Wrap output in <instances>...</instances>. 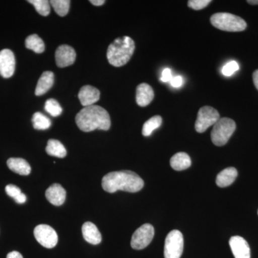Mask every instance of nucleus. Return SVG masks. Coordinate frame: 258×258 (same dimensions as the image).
I'll return each mask as SVG.
<instances>
[{"mask_svg": "<svg viewBox=\"0 0 258 258\" xmlns=\"http://www.w3.org/2000/svg\"><path fill=\"white\" fill-rule=\"evenodd\" d=\"M144 180L132 171H118L108 173L102 179V187L109 193L118 190L137 192L143 189Z\"/></svg>", "mask_w": 258, "mask_h": 258, "instance_id": "nucleus-1", "label": "nucleus"}, {"mask_svg": "<svg viewBox=\"0 0 258 258\" xmlns=\"http://www.w3.org/2000/svg\"><path fill=\"white\" fill-rule=\"evenodd\" d=\"M76 124L84 132L99 130L108 131L111 127V118L106 109L100 106L84 107L76 115Z\"/></svg>", "mask_w": 258, "mask_h": 258, "instance_id": "nucleus-2", "label": "nucleus"}, {"mask_svg": "<svg viewBox=\"0 0 258 258\" xmlns=\"http://www.w3.org/2000/svg\"><path fill=\"white\" fill-rule=\"evenodd\" d=\"M135 50V43L130 37H118L107 50V58L115 67H121L130 60Z\"/></svg>", "mask_w": 258, "mask_h": 258, "instance_id": "nucleus-3", "label": "nucleus"}, {"mask_svg": "<svg viewBox=\"0 0 258 258\" xmlns=\"http://www.w3.org/2000/svg\"><path fill=\"white\" fill-rule=\"evenodd\" d=\"M210 22L215 28L226 32H241L247 28L243 19L230 13H215L212 15Z\"/></svg>", "mask_w": 258, "mask_h": 258, "instance_id": "nucleus-4", "label": "nucleus"}, {"mask_svg": "<svg viewBox=\"0 0 258 258\" xmlns=\"http://www.w3.org/2000/svg\"><path fill=\"white\" fill-rule=\"evenodd\" d=\"M236 129V123L229 118H222L213 125L211 132L212 143L222 147L228 142Z\"/></svg>", "mask_w": 258, "mask_h": 258, "instance_id": "nucleus-5", "label": "nucleus"}, {"mask_svg": "<svg viewBox=\"0 0 258 258\" xmlns=\"http://www.w3.org/2000/svg\"><path fill=\"white\" fill-rule=\"evenodd\" d=\"M184 249V237L179 230H172L166 236L164 258H180Z\"/></svg>", "mask_w": 258, "mask_h": 258, "instance_id": "nucleus-6", "label": "nucleus"}, {"mask_svg": "<svg viewBox=\"0 0 258 258\" xmlns=\"http://www.w3.org/2000/svg\"><path fill=\"white\" fill-rule=\"evenodd\" d=\"M220 118V113L211 106H204L199 110L195 129L198 133H203L214 125Z\"/></svg>", "mask_w": 258, "mask_h": 258, "instance_id": "nucleus-7", "label": "nucleus"}, {"mask_svg": "<svg viewBox=\"0 0 258 258\" xmlns=\"http://www.w3.org/2000/svg\"><path fill=\"white\" fill-rule=\"evenodd\" d=\"M154 236V227L150 224H144L134 232L131 241V246L134 249L146 248L152 242Z\"/></svg>", "mask_w": 258, "mask_h": 258, "instance_id": "nucleus-8", "label": "nucleus"}, {"mask_svg": "<svg viewBox=\"0 0 258 258\" xmlns=\"http://www.w3.org/2000/svg\"><path fill=\"white\" fill-rule=\"evenodd\" d=\"M34 235L37 242L46 248H53L58 242L57 232L49 225H37L34 230Z\"/></svg>", "mask_w": 258, "mask_h": 258, "instance_id": "nucleus-9", "label": "nucleus"}, {"mask_svg": "<svg viewBox=\"0 0 258 258\" xmlns=\"http://www.w3.org/2000/svg\"><path fill=\"white\" fill-rule=\"evenodd\" d=\"M15 57L13 51L4 49L0 51V75L5 79H9L15 71Z\"/></svg>", "mask_w": 258, "mask_h": 258, "instance_id": "nucleus-10", "label": "nucleus"}, {"mask_svg": "<svg viewBox=\"0 0 258 258\" xmlns=\"http://www.w3.org/2000/svg\"><path fill=\"white\" fill-rule=\"evenodd\" d=\"M76 57V51L68 45H60L55 51V62L59 68H66L74 64Z\"/></svg>", "mask_w": 258, "mask_h": 258, "instance_id": "nucleus-11", "label": "nucleus"}, {"mask_svg": "<svg viewBox=\"0 0 258 258\" xmlns=\"http://www.w3.org/2000/svg\"><path fill=\"white\" fill-rule=\"evenodd\" d=\"M229 244L235 258H250V248L243 237L233 236L231 237Z\"/></svg>", "mask_w": 258, "mask_h": 258, "instance_id": "nucleus-12", "label": "nucleus"}, {"mask_svg": "<svg viewBox=\"0 0 258 258\" xmlns=\"http://www.w3.org/2000/svg\"><path fill=\"white\" fill-rule=\"evenodd\" d=\"M100 91L96 88L91 86H85L81 88L79 93V98L82 106L85 107L93 106L99 101Z\"/></svg>", "mask_w": 258, "mask_h": 258, "instance_id": "nucleus-13", "label": "nucleus"}, {"mask_svg": "<svg viewBox=\"0 0 258 258\" xmlns=\"http://www.w3.org/2000/svg\"><path fill=\"white\" fill-rule=\"evenodd\" d=\"M45 197L52 205L60 206L66 200V191L61 185L54 184L46 190Z\"/></svg>", "mask_w": 258, "mask_h": 258, "instance_id": "nucleus-14", "label": "nucleus"}, {"mask_svg": "<svg viewBox=\"0 0 258 258\" xmlns=\"http://www.w3.org/2000/svg\"><path fill=\"white\" fill-rule=\"evenodd\" d=\"M154 98V92L152 86L145 83L139 85L137 88L136 99L139 106H147L153 101Z\"/></svg>", "mask_w": 258, "mask_h": 258, "instance_id": "nucleus-15", "label": "nucleus"}, {"mask_svg": "<svg viewBox=\"0 0 258 258\" xmlns=\"http://www.w3.org/2000/svg\"><path fill=\"white\" fill-rule=\"evenodd\" d=\"M83 236L88 243L98 244L101 243L102 236L98 227L91 222L83 224L82 227Z\"/></svg>", "mask_w": 258, "mask_h": 258, "instance_id": "nucleus-16", "label": "nucleus"}, {"mask_svg": "<svg viewBox=\"0 0 258 258\" xmlns=\"http://www.w3.org/2000/svg\"><path fill=\"white\" fill-rule=\"evenodd\" d=\"M7 164L10 170L20 175H29L31 172V167L28 161L21 158H10Z\"/></svg>", "mask_w": 258, "mask_h": 258, "instance_id": "nucleus-17", "label": "nucleus"}, {"mask_svg": "<svg viewBox=\"0 0 258 258\" xmlns=\"http://www.w3.org/2000/svg\"><path fill=\"white\" fill-rule=\"evenodd\" d=\"M53 83V73L51 72V71H45L40 76V79L37 82L36 89H35V95L39 96L45 94L52 87Z\"/></svg>", "mask_w": 258, "mask_h": 258, "instance_id": "nucleus-18", "label": "nucleus"}, {"mask_svg": "<svg viewBox=\"0 0 258 258\" xmlns=\"http://www.w3.org/2000/svg\"><path fill=\"white\" fill-rule=\"evenodd\" d=\"M237 176V171L235 168H227L217 176L216 184L220 187H227L235 181Z\"/></svg>", "mask_w": 258, "mask_h": 258, "instance_id": "nucleus-19", "label": "nucleus"}, {"mask_svg": "<svg viewBox=\"0 0 258 258\" xmlns=\"http://www.w3.org/2000/svg\"><path fill=\"white\" fill-rule=\"evenodd\" d=\"M191 164V159L186 153H176L171 158L170 165L176 171L185 170L190 167Z\"/></svg>", "mask_w": 258, "mask_h": 258, "instance_id": "nucleus-20", "label": "nucleus"}, {"mask_svg": "<svg viewBox=\"0 0 258 258\" xmlns=\"http://www.w3.org/2000/svg\"><path fill=\"white\" fill-rule=\"evenodd\" d=\"M46 152L49 155L58 158H64L67 155L66 148L59 141L50 139L47 142Z\"/></svg>", "mask_w": 258, "mask_h": 258, "instance_id": "nucleus-21", "label": "nucleus"}, {"mask_svg": "<svg viewBox=\"0 0 258 258\" xmlns=\"http://www.w3.org/2000/svg\"><path fill=\"white\" fill-rule=\"evenodd\" d=\"M25 46L36 53H42L45 51V43L36 34L27 37L25 40Z\"/></svg>", "mask_w": 258, "mask_h": 258, "instance_id": "nucleus-22", "label": "nucleus"}, {"mask_svg": "<svg viewBox=\"0 0 258 258\" xmlns=\"http://www.w3.org/2000/svg\"><path fill=\"white\" fill-rule=\"evenodd\" d=\"M32 124L37 130H46L52 125L51 120L40 112H36L32 116Z\"/></svg>", "mask_w": 258, "mask_h": 258, "instance_id": "nucleus-23", "label": "nucleus"}, {"mask_svg": "<svg viewBox=\"0 0 258 258\" xmlns=\"http://www.w3.org/2000/svg\"><path fill=\"white\" fill-rule=\"evenodd\" d=\"M162 123V118L160 115L153 116L145 122L142 128V134L144 137H149L156 129L159 128Z\"/></svg>", "mask_w": 258, "mask_h": 258, "instance_id": "nucleus-24", "label": "nucleus"}, {"mask_svg": "<svg viewBox=\"0 0 258 258\" xmlns=\"http://www.w3.org/2000/svg\"><path fill=\"white\" fill-rule=\"evenodd\" d=\"M55 13L61 17L66 16L69 13L70 4L69 0H52L50 2Z\"/></svg>", "mask_w": 258, "mask_h": 258, "instance_id": "nucleus-25", "label": "nucleus"}, {"mask_svg": "<svg viewBox=\"0 0 258 258\" xmlns=\"http://www.w3.org/2000/svg\"><path fill=\"white\" fill-rule=\"evenodd\" d=\"M39 14L42 16H47L50 13V3L47 0H29Z\"/></svg>", "mask_w": 258, "mask_h": 258, "instance_id": "nucleus-26", "label": "nucleus"}, {"mask_svg": "<svg viewBox=\"0 0 258 258\" xmlns=\"http://www.w3.org/2000/svg\"><path fill=\"white\" fill-rule=\"evenodd\" d=\"M45 109L49 114L53 117L59 116L62 112V107L53 98L47 100L45 104Z\"/></svg>", "mask_w": 258, "mask_h": 258, "instance_id": "nucleus-27", "label": "nucleus"}, {"mask_svg": "<svg viewBox=\"0 0 258 258\" xmlns=\"http://www.w3.org/2000/svg\"><path fill=\"white\" fill-rule=\"evenodd\" d=\"M238 63H237L236 61L232 60L227 62V63L224 66L222 72L224 76H227V77H230V76H232V75L235 74L236 71H238Z\"/></svg>", "mask_w": 258, "mask_h": 258, "instance_id": "nucleus-28", "label": "nucleus"}, {"mask_svg": "<svg viewBox=\"0 0 258 258\" xmlns=\"http://www.w3.org/2000/svg\"><path fill=\"white\" fill-rule=\"evenodd\" d=\"M211 2V0H190L188 2V6L191 9L200 10L206 8Z\"/></svg>", "mask_w": 258, "mask_h": 258, "instance_id": "nucleus-29", "label": "nucleus"}, {"mask_svg": "<svg viewBox=\"0 0 258 258\" xmlns=\"http://www.w3.org/2000/svg\"><path fill=\"white\" fill-rule=\"evenodd\" d=\"M5 191H6V193L8 194V196H10V198H13L14 200L15 198H18L19 195L22 193L20 188L13 184L8 185V186L5 187Z\"/></svg>", "mask_w": 258, "mask_h": 258, "instance_id": "nucleus-30", "label": "nucleus"}, {"mask_svg": "<svg viewBox=\"0 0 258 258\" xmlns=\"http://www.w3.org/2000/svg\"><path fill=\"white\" fill-rule=\"evenodd\" d=\"M172 78V73H171V69H165L162 71L160 80L163 83L170 82Z\"/></svg>", "mask_w": 258, "mask_h": 258, "instance_id": "nucleus-31", "label": "nucleus"}, {"mask_svg": "<svg viewBox=\"0 0 258 258\" xmlns=\"http://www.w3.org/2000/svg\"><path fill=\"white\" fill-rule=\"evenodd\" d=\"M171 86L172 87L178 88L181 87L183 85V79L181 76H177L172 78L170 81Z\"/></svg>", "mask_w": 258, "mask_h": 258, "instance_id": "nucleus-32", "label": "nucleus"}, {"mask_svg": "<svg viewBox=\"0 0 258 258\" xmlns=\"http://www.w3.org/2000/svg\"><path fill=\"white\" fill-rule=\"evenodd\" d=\"M15 202L18 204H24L26 202L27 198L25 194L21 193L20 195L15 199Z\"/></svg>", "mask_w": 258, "mask_h": 258, "instance_id": "nucleus-33", "label": "nucleus"}, {"mask_svg": "<svg viewBox=\"0 0 258 258\" xmlns=\"http://www.w3.org/2000/svg\"><path fill=\"white\" fill-rule=\"evenodd\" d=\"M7 258H23V257L18 251H13L7 255Z\"/></svg>", "mask_w": 258, "mask_h": 258, "instance_id": "nucleus-34", "label": "nucleus"}, {"mask_svg": "<svg viewBox=\"0 0 258 258\" xmlns=\"http://www.w3.org/2000/svg\"><path fill=\"white\" fill-rule=\"evenodd\" d=\"M252 79H253V82L254 86L257 88L258 91V70H256L252 75Z\"/></svg>", "mask_w": 258, "mask_h": 258, "instance_id": "nucleus-35", "label": "nucleus"}, {"mask_svg": "<svg viewBox=\"0 0 258 258\" xmlns=\"http://www.w3.org/2000/svg\"><path fill=\"white\" fill-rule=\"evenodd\" d=\"M90 3L95 6H101L105 3L104 0H91Z\"/></svg>", "mask_w": 258, "mask_h": 258, "instance_id": "nucleus-36", "label": "nucleus"}, {"mask_svg": "<svg viewBox=\"0 0 258 258\" xmlns=\"http://www.w3.org/2000/svg\"><path fill=\"white\" fill-rule=\"evenodd\" d=\"M247 3L252 5H258V0H248Z\"/></svg>", "mask_w": 258, "mask_h": 258, "instance_id": "nucleus-37", "label": "nucleus"}, {"mask_svg": "<svg viewBox=\"0 0 258 258\" xmlns=\"http://www.w3.org/2000/svg\"><path fill=\"white\" fill-rule=\"evenodd\" d=\"M257 214H258V212H257Z\"/></svg>", "mask_w": 258, "mask_h": 258, "instance_id": "nucleus-38", "label": "nucleus"}]
</instances>
